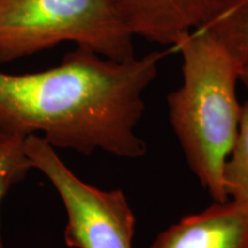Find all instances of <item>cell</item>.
Masks as SVG:
<instances>
[{"label": "cell", "mask_w": 248, "mask_h": 248, "mask_svg": "<svg viewBox=\"0 0 248 248\" xmlns=\"http://www.w3.org/2000/svg\"><path fill=\"white\" fill-rule=\"evenodd\" d=\"M26 152L33 169L48 179L62 201L68 247L133 248L136 218L122 190H101L82 181L38 135L26 138Z\"/></svg>", "instance_id": "277c9868"}, {"label": "cell", "mask_w": 248, "mask_h": 248, "mask_svg": "<svg viewBox=\"0 0 248 248\" xmlns=\"http://www.w3.org/2000/svg\"><path fill=\"white\" fill-rule=\"evenodd\" d=\"M201 29L210 33L241 67L248 63V0H223Z\"/></svg>", "instance_id": "52a82bcc"}, {"label": "cell", "mask_w": 248, "mask_h": 248, "mask_svg": "<svg viewBox=\"0 0 248 248\" xmlns=\"http://www.w3.org/2000/svg\"><path fill=\"white\" fill-rule=\"evenodd\" d=\"M182 57V83L167 98L169 120L192 172L214 201L229 200L223 168L239 126L237 85L241 66L206 30L173 47Z\"/></svg>", "instance_id": "7a4b0ae2"}, {"label": "cell", "mask_w": 248, "mask_h": 248, "mask_svg": "<svg viewBox=\"0 0 248 248\" xmlns=\"http://www.w3.org/2000/svg\"><path fill=\"white\" fill-rule=\"evenodd\" d=\"M164 57L156 51L114 60L76 47L49 69L0 71V132L38 135L55 150L140 159L147 152L137 133L144 94Z\"/></svg>", "instance_id": "6da1fadb"}, {"label": "cell", "mask_w": 248, "mask_h": 248, "mask_svg": "<svg viewBox=\"0 0 248 248\" xmlns=\"http://www.w3.org/2000/svg\"><path fill=\"white\" fill-rule=\"evenodd\" d=\"M110 0H0V62L75 43L114 60L135 57Z\"/></svg>", "instance_id": "3957f363"}, {"label": "cell", "mask_w": 248, "mask_h": 248, "mask_svg": "<svg viewBox=\"0 0 248 248\" xmlns=\"http://www.w3.org/2000/svg\"><path fill=\"white\" fill-rule=\"evenodd\" d=\"M240 82L248 89V63L244 64L240 70Z\"/></svg>", "instance_id": "30bf717a"}, {"label": "cell", "mask_w": 248, "mask_h": 248, "mask_svg": "<svg viewBox=\"0 0 248 248\" xmlns=\"http://www.w3.org/2000/svg\"><path fill=\"white\" fill-rule=\"evenodd\" d=\"M31 169L26 152V138L0 132V213L2 201L14 185L23 181ZM0 248H4L0 214Z\"/></svg>", "instance_id": "9c48e42d"}, {"label": "cell", "mask_w": 248, "mask_h": 248, "mask_svg": "<svg viewBox=\"0 0 248 248\" xmlns=\"http://www.w3.org/2000/svg\"><path fill=\"white\" fill-rule=\"evenodd\" d=\"M150 248H248V206L214 201L157 234Z\"/></svg>", "instance_id": "8992f818"}, {"label": "cell", "mask_w": 248, "mask_h": 248, "mask_svg": "<svg viewBox=\"0 0 248 248\" xmlns=\"http://www.w3.org/2000/svg\"><path fill=\"white\" fill-rule=\"evenodd\" d=\"M223 0H110L133 37L175 47L203 27Z\"/></svg>", "instance_id": "5b68a950"}, {"label": "cell", "mask_w": 248, "mask_h": 248, "mask_svg": "<svg viewBox=\"0 0 248 248\" xmlns=\"http://www.w3.org/2000/svg\"><path fill=\"white\" fill-rule=\"evenodd\" d=\"M223 187L229 200L248 206V100L241 105L237 136L223 168Z\"/></svg>", "instance_id": "ba28073f"}]
</instances>
